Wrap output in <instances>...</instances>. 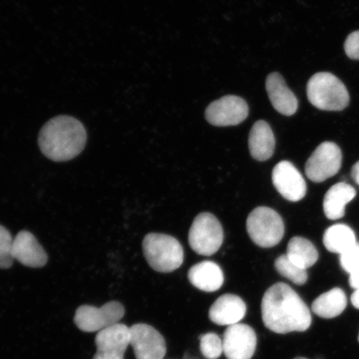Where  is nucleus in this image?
I'll use <instances>...</instances> for the list:
<instances>
[{"label": "nucleus", "instance_id": "obj_1", "mask_svg": "<svg viewBox=\"0 0 359 359\" xmlns=\"http://www.w3.org/2000/svg\"><path fill=\"white\" fill-rule=\"evenodd\" d=\"M262 313L264 326L276 334L306 331L312 323L306 304L285 283H277L266 290Z\"/></svg>", "mask_w": 359, "mask_h": 359}, {"label": "nucleus", "instance_id": "obj_2", "mask_svg": "<svg viewBox=\"0 0 359 359\" xmlns=\"http://www.w3.org/2000/svg\"><path fill=\"white\" fill-rule=\"evenodd\" d=\"M87 142V132L79 120L70 116H57L43 126L39 136L43 154L62 163L77 157Z\"/></svg>", "mask_w": 359, "mask_h": 359}, {"label": "nucleus", "instance_id": "obj_3", "mask_svg": "<svg viewBox=\"0 0 359 359\" xmlns=\"http://www.w3.org/2000/svg\"><path fill=\"white\" fill-rule=\"evenodd\" d=\"M309 101L323 111H342L348 105L349 94L342 81L330 73H318L307 85Z\"/></svg>", "mask_w": 359, "mask_h": 359}, {"label": "nucleus", "instance_id": "obj_4", "mask_svg": "<svg viewBox=\"0 0 359 359\" xmlns=\"http://www.w3.org/2000/svg\"><path fill=\"white\" fill-rule=\"evenodd\" d=\"M142 249L147 263L157 272H172L183 263L182 246L172 236L150 233L143 240Z\"/></svg>", "mask_w": 359, "mask_h": 359}, {"label": "nucleus", "instance_id": "obj_5", "mask_svg": "<svg viewBox=\"0 0 359 359\" xmlns=\"http://www.w3.org/2000/svg\"><path fill=\"white\" fill-rule=\"evenodd\" d=\"M247 232L255 244L271 248L280 243L285 235V224L275 210L259 206L249 215Z\"/></svg>", "mask_w": 359, "mask_h": 359}, {"label": "nucleus", "instance_id": "obj_6", "mask_svg": "<svg viewBox=\"0 0 359 359\" xmlns=\"http://www.w3.org/2000/svg\"><path fill=\"white\" fill-rule=\"evenodd\" d=\"M223 241V228L215 215L208 212L197 215L189 232V244L196 253L210 257L221 248Z\"/></svg>", "mask_w": 359, "mask_h": 359}, {"label": "nucleus", "instance_id": "obj_7", "mask_svg": "<svg viewBox=\"0 0 359 359\" xmlns=\"http://www.w3.org/2000/svg\"><path fill=\"white\" fill-rule=\"evenodd\" d=\"M124 316L123 305L118 302H110L100 308L82 305L76 311L74 323L80 330L98 333L119 324Z\"/></svg>", "mask_w": 359, "mask_h": 359}, {"label": "nucleus", "instance_id": "obj_8", "mask_svg": "<svg viewBox=\"0 0 359 359\" xmlns=\"http://www.w3.org/2000/svg\"><path fill=\"white\" fill-rule=\"evenodd\" d=\"M342 151L334 142L318 146L305 165V173L311 181L320 183L335 176L342 165Z\"/></svg>", "mask_w": 359, "mask_h": 359}, {"label": "nucleus", "instance_id": "obj_9", "mask_svg": "<svg viewBox=\"0 0 359 359\" xmlns=\"http://www.w3.org/2000/svg\"><path fill=\"white\" fill-rule=\"evenodd\" d=\"M130 345L137 359H163L167 353L163 336L154 327L146 324L130 327Z\"/></svg>", "mask_w": 359, "mask_h": 359}, {"label": "nucleus", "instance_id": "obj_10", "mask_svg": "<svg viewBox=\"0 0 359 359\" xmlns=\"http://www.w3.org/2000/svg\"><path fill=\"white\" fill-rule=\"evenodd\" d=\"M248 114L249 107L243 98L230 95L210 103L205 111V118L212 125L228 127L241 123Z\"/></svg>", "mask_w": 359, "mask_h": 359}, {"label": "nucleus", "instance_id": "obj_11", "mask_svg": "<svg viewBox=\"0 0 359 359\" xmlns=\"http://www.w3.org/2000/svg\"><path fill=\"white\" fill-rule=\"evenodd\" d=\"M223 353L227 359H251L257 345V336L249 325L228 326L223 337Z\"/></svg>", "mask_w": 359, "mask_h": 359}, {"label": "nucleus", "instance_id": "obj_12", "mask_svg": "<svg viewBox=\"0 0 359 359\" xmlns=\"http://www.w3.org/2000/svg\"><path fill=\"white\" fill-rule=\"evenodd\" d=\"M272 182L278 192L290 201H302L306 195V182L290 161H282L276 165L272 172Z\"/></svg>", "mask_w": 359, "mask_h": 359}, {"label": "nucleus", "instance_id": "obj_13", "mask_svg": "<svg viewBox=\"0 0 359 359\" xmlns=\"http://www.w3.org/2000/svg\"><path fill=\"white\" fill-rule=\"evenodd\" d=\"M13 259L30 268H42L48 262V255L32 233L22 231L13 239Z\"/></svg>", "mask_w": 359, "mask_h": 359}, {"label": "nucleus", "instance_id": "obj_14", "mask_svg": "<svg viewBox=\"0 0 359 359\" xmlns=\"http://www.w3.org/2000/svg\"><path fill=\"white\" fill-rule=\"evenodd\" d=\"M247 311L244 300L239 296L226 294L217 299L209 311V318L214 324L231 326L239 324Z\"/></svg>", "mask_w": 359, "mask_h": 359}, {"label": "nucleus", "instance_id": "obj_15", "mask_svg": "<svg viewBox=\"0 0 359 359\" xmlns=\"http://www.w3.org/2000/svg\"><path fill=\"white\" fill-rule=\"evenodd\" d=\"M266 90L269 100L277 111L285 116H292L298 110V100L287 87L285 79L278 73L269 74L266 79Z\"/></svg>", "mask_w": 359, "mask_h": 359}, {"label": "nucleus", "instance_id": "obj_16", "mask_svg": "<svg viewBox=\"0 0 359 359\" xmlns=\"http://www.w3.org/2000/svg\"><path fill=\"white\" fill-rule=\"evenodd\" d=\"M95 344L97 353L124 358L126 350L130 345V327L119 323L98 332Z\"/></svg>", "mask_w": 359, "mask_h": 359}, {"label": "nucleus", "instance_id": "obj_17", "mask_svg": "<svg viewBox=\"0 0 359 359\" xmlns=\"http://www.w3.org/2000/svg\"><path fill=\"white\" fill-rule=\"evenodd\" d=\"M188 279L200 290L215 292L222 288L224 273L217 263L208 260L193 266L188 272Z\"/></svg>", "mask_w": 359, "mask_h": 359}, {"label": "nucleus", "instance_id": "obj_18", "mask_svg": "<svg viewBox=\"0 0 359 359\" xmlns=\"http://www.w3.org/2000/svg\"><path fill=\"white\" fill-rule=\"evenodd\" d=\"M276 138L269 125L259 120L250 130L249 149L251 156L259 161H267L273 154Z\"/></svg>", "mask_w": 359, "mask_h": 359}, {"label": "nucleus", "instance_id": "obj_19", "mask_svg": "<svg viewBox=\"0 0 359 359\" xmlns=\"http://www.w3.org/2000/svg\"><path fill=\"white\" fill-rule=\"evenodd\" d=\"M356 196V191L349 184L337 183L327 191L324 199V212L330 219H339L345 215V208Z\"/></svg>", "mask_w": 359, "mask_h": 359}, {"label": "nucleus", "instance_id": "obj_20", "mask_svg": "<svg viewBox=\"0 0 359 359\" xmlns=\"http://www.w3.org/2000/svg\"><path fill=\"white\" fill-rule=\"evenodd\" d=\"M347 307L344 291L334 288L318 296L312 304L313 312L323 318H333L340 316Z\"/></svg>", "mask_w": 359, "mask_h": 359}, {"label": "nucleus", "instance_id": "obj_21", "mask_svg": "<svg viewBox=\"0 0 359 359\" xmlns=\"http://www.w3.org/2000/svg\"><path fill=\"white\" fill-rule=\"evenodd\" d=\"M323 241L327 250L339 255L357 244L354 231L347 224H334L327 228Z\"/></svg>", "mask_w": 359, "mask_h": 359}, {"label": "nucleus", "instance_id": "obj_22", "mask_svg": "<svg viewBox=\"0 0 359 359\" xmlns=\"http://www.w3.org/2000/svg\"><path fill=\"white\" fill-rule=\"evenodd\" d=\"M287 257L299 268H311L318 259V250L312 243L305 238L296 236L290 241L287 247Z\"/></svg>", "mask_w": 359, "mask_h": 359}, {"label": "nucleus", "instance_id": "obj_23", "mask_svg": "<svg viewBox=\"0 0 359 359\" xmlns=\"http://www.w3.org/2000/svg\"><path fill=\"white\" fill-rule=\"evenodd\" d=\"M275 266L278 273L286 278L295 285H303L308 280L306 269L299 268L287 257L286 255H280L275 262Z\"/></svg>", "mask_w": 359, "mask_h": 359}, {"label": "nucleus", "instance_id": "obj_24", "mask_svg": "<svg viewBox=\"0 0 359 359\" xmlns=\"http://www.w3.org/2000/svg\"><path fill=\"white\" fill-rule=\"evenodd\" d=\"M200 348L201 353L208 359H217L223 353V341L215 333L201 336Z\"/></svg>", "mask_w": 359, "mask_h": 359}, {"label": "nucleus", "instance_id": "obj_25", "mask_svg": "<svg viewBox=\"0 0 359 359\" xmlns=\"http://www.w3.org/2000/svg\"><path fill=\"white\" fill-rule=\"evenodd\" d=\"M13 239L11 232L0 224V269H6L12 266Z\"/></svg>", "mask_w": 359, "mask_h": 359}, {"label": "nucleus", "instance_id": "obj_26", "mask_svg": "<svg viewBox=\"0 0 359 359\" xmlns=\"http://www.w3.org/2000/svg\"><path fill=\"white\" fill-rule=\"evenodd\" d=\"M341 266L345 271L350 273L358 271L359 269V244L353 245L345 251L344 253L340 255Z\"/></svg>", "mask_w": 359, "mask_h": 359}, {"label": "nucleus", "instance_id": "obj_27", "mask_svg": "<svg viewBox=\"0 0 359 359\" xmlns=\"http://www.w3.org/2000/svg\"><path fill=\"white\" fill-rule=\"evenodd\" d=\"M344 50L349 58L359 60V30L348 36L344 43Z\"/></svg>", "mask_w": 359, "mask_h": 359}, {"label": "nucleus", "instance_id": "obj_28", "mask_svg": "<svg viewBox=\"0 0 359 359\" xmlns=\"http://www.w3.org/2000/svg\"><path fill=\"white\" fill-rule=\"evenodd\" d=\"M349 284L354 290L359 289V269L349 275Z\"/></svg>", "mask_w": 359, "mask_h": 359}, {"label": "nucleus", "instance_id": "obj_29", "mask_svg": "<svg viewBox=\"0 0 359 359\" xmlns=\"http://www.w3.org/2000/svg\"><path fill=\"white\" fill-rule=\"evenodd\" d=\"M352 177L359 186V161L353 165L352 168Z\"/></svg>", "mask_w": 359, "mask_h": 359}, {"label": "nucleus", "instance_id": "obj_30", "mask_svg": "<svg viewBox=\"0 0 359 359\" xmlns=\"http://www.w3.org/2000/svg\"><path fill=\"white\" fill-rule=\"evenodd\" d=\"M351 302L354 307L359 309V289L355 290L351 296Z\"/></svg>", "mask_w": 359, "mask_h": 359}, {"label": "nucleus", "instance_id": "obj_31", "mask_svg": "<svg viewBox=\"0 0 359 359\" xmlns=\"http://www.w3.org/2000/svg\"><path fill=\"white\" fill-rule=\"evenodd\" d=\"M93 359H124V358L107 355V354L96 353L95 355L93 356Z\"/></svg>", "mask_w": 359, "mask_h": 359}, {"label": "nucleus", "instance_id": "obj_32", "mask_svg": "<svg viewBox=\"0 0 359 359\" xmlns=\"http://www.w3.org/2000/svg\"><path fill=\"white\" fill-rule=\"evenodd\" d=\"M294 359H308V358H303V357H299V358H295Z\"/></svg>", "mask_w": 359, "mask_h": 359}, {"label": "nucleus", "instance_id": "obj_33", "mask_svg": "<svg viewBox=\"0 0 359 359\" xmlns=\"http://www.w3.org/2000/svg\"><path fill=\"white\" fill-rule=\"evenodd\" d=\"M358 341H359V336H358Z\"/></svg>", "mask_w": 359, "mask_h": 359}]
</instances>
